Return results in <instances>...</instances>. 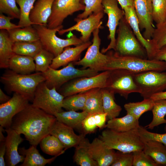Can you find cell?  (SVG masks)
I'll return each mask as SVG.
<instances>
[{
  "label": "cell",
  "instance_id": "obj_49",
  "mask_svg": "<svg viewBox=\"0 0 166 166\" xmlns=\"http://www.w3.org/2000/svg\"><path fill=\"white\" fill-rule=\"evenodd\" d=\"M0 29L7 31L18 28L22 27L10 22L14 18L9 16H6L3 14L0 13Z\"/></svg>",
  "mask_w": 166,
  "mask_h": 166
},
{
  "label": "cell",
  "instance_id": "obj_32",
  "mask_svg": "<svg viewBox=\"0 0 166 166\" xmlns=\"http://www.w3.org/2000/svg\"><path fill=\"white\" fill-rule=\"evenodd\" d=\"M32 25L8 31L10 38L14 43L32 42L39 40L36 30Z\"/></svg>",
  "mask_w": 166,
  "mask_h": 166
},
{
  "label": "cell",
  "instance_id": "obj_43",
  "mask_svg": "<svg viewBox=\"0 0 166 166\" xmlns=\"http://www.w3.org/2000/svg\"><path fill=\"white\" fill-rule=\"evenodd\" d=\"M152 16L156 24L166 19V0H152Z\"/></svg>",
  "mask_w": 166,
  "mask_h": 166
},
{
  "label": "cell",
  "instance_id": "obj_51",
  "mask_svg": "<svg viewBox=\"0 0 166 166\" xmlns=\"http://www.w3.org/2000/svg\"><path fill=\"white\" fill-rule=\"evenodd\" d=\"M152 59L166 62V45L154 52L151 59Z\"/></svg>",
  "mask_w": 166,
  "mask_h": 166
},
{
  "label": "cell",
  "instance_id": "obj_5",
  "mask_svg": "<svg viewBox=\"0 0 166 166\" xmlns=\"http://www.w3.org/2000/svg\"><path fill=\"white\" fill-rule=\"evenodd\" d=\"M118 26L114 51L121 55L148 59L145 49L135 37L124 16L120 20Z\"/></svg>",
  "mask_w": 166,
  "mask_h": 166
},
{
  "label": "cell",
  "instance_id": "obj_23",
  "mask_svg": "<svg viewBox=\"0 0 166 166\" xmlns=\"http://www.w3.org/2000/svg\"><path fill=\"white\" fill-rule=\"evenodd\" d=\"M123 10L126 20L132 29L138 40L145 49L148 58L150 59L152 54V48L148 40L145 39L141 34L134 6L127 7Z\"/></svg>",
  "mask_w": 166,
  "mask_h": 166
},
{
  "label": "cell",
  "instance_id": "obj_31",
  "mask_svg": "<svg viewBox=\"0 0 166 166\" xmlns=\"http://www.w3.org/2000/svg\"><path fill=\"white\" fill-rule=\"evenodd\" d=\"M103 109L109 120L116 118L121 111V107L115 101L114 93L106 88L101 89Z\"/></svg>",
  "mask_w": 166,
  "mask_h": 166
},
{
  "label": "cell",
  "instance_id": "obj_40",
  "mask_svg": "<svg viewBox=\"0 0 166 166\" xmlns=\"http://www.w3.org/2000/svg\"><path fill=\"white\" fill-rule=\"evenodd\" d=\"M37 0H16L20 7V18L18 25L22 27L34 24L30 20V12Z\"/></svg>",
  "mask_w": 166,
  "mask_h": 166
},
{
  "label": "cell",
  "instance_id": "obj_38",
  "mask_svg": "<svg viewBox=\"0 0 166 166\" xmlns=\"http://www.w3.org/2000/svg\"><path fill=\"white\" fill-rule=\"evenodd\" d=\"M152 48V54L166 45V19L163 22L156 24V28L152 38L148 40Z\"/></svg>",
  "mask_w": 166,
  "mask_h": 166
},
{
  "label": "cell",
  "instance_id": "obj_30",
  "mask_svg": "<svg viewBox=\"0 0 166 166\" xmlns=\"http://www.w3.org/2000/svg\"><path fill=\"white\" fill-rule=\"evenodd\" d=\"M83 111L90 114L104 113L101 89L95 88L88 91Z\"/></svg>",
  "mask_w": 166,
  "mask_h": 166
},
{
  "label": "cell",
  "instance_id": "obj_20",
  "mask_svg": "<svg viewBox=\"0 0 166 166\" xmlns=\"http://www.w3.org/2000/svg\"><path fill=\"white\" fill-rule=\"evenodd\" d=\"M73 129L57 120L53 125L50 134L57 137L62 143L66 149L79 145L85 138V135L81 133L76 134Z\"/></svg>",
  "mask_w": 166,
  "mask_h": 166
},
{
  "label": "cell",
  "instance_id": "obj_46",
  "mask_svg": "<svg viewBox=\"0 0 166 166\" xmlns=\"http://www.w3.org/2000/svg\"><path fill=\"white\" fill-rule=\"evenodd\" d=\"M138 129L141 138L143 141L153 140L159 141L166 145V133L159 134L151 132L140 125ZM165 130L166 131V126Z\"/></svg>",
  "mask_w": 166,
  "mask_h": 166
},
{
  "label": "cell",
  "instance_id": "obj_52",
  "mask_svg": "<svg viewBox=\"0 0 166 166\" xmlns=\"http://www.w3.org/2000/svg\"><path fill=\"white\" fill-rule=\"evenodd\" d=\"M6 152L5 142H2L0 143V166H5L6 165L4 159Z\"/></svg>",
  "mask_w": 166,
  "mask_h": 166
},
{
  "label": "cell",
  "instance_id": "obj_35",
  "mask_svg": "<svg viewBox=\"0 0 166 166\" xmlns=\"http://www.w3.org/2000/svg\"><path fill=\"white\" fill-rule=\"evenodd\" d=\"M87 139L85 137L75 148L73 156L74 161L81 166H98L97 162L89 153L86 146Z\"/></svg>",
  "mask_w": 166,
  "mask_h": 166
},
{
  "label": "cell",
  "instance_id": "obj_42",
  "mask_svg": "<svg viewBox=\"0 0 166 166\" xmlns=\"http://www.w3.org/2000/svg\"><path fill=\"white\" fill-rule=\"evenodd\" d=\"M103 0H81V2L85 5L83 12L79 14L76 18L82 19L87 18L93 13L103 11L102 5Z\"/></svg>",
  "mask_w": 166,
  "mask_h": 166
},
{
  "label": "cell",
  "instance_id": "obj_27",
  "mask_svg": "<svg viewBox=\"0 0 166 166\" xmlns=\"http://www.w3.org/2000/svg\"><path fill=\"white\" fill-rule=\"evenodd\" d=\"M139 119L128 114L120 118L109 120L105 128L118 132H125L138 129L140 125Z\"/></svg>",
  "mask_w": 166,
  "mask_h": 166
},
{
  "label": "cell",
  "instance_id": "obj_39",
  "mask_svg": "<svg viewBox=\"0 0 166 166\" xmlns=\"http://www.w3.org/2000/svg\"><path fill=\"white\" fill-rule=\"evenodd\" d=\"M88 91L65 97L63 108L68 110H83L87 95Z\"/></svg>",
  "mask_w": 166,
  "mask_h": 166
},
{
  "label": "cell",
  "instance_id": "obj_56",
  "mask_svg": "<svg viewBox=\"0 0 166 166\" xmlns=\"http://www.w3.org/2000/svg\"><path fill=\"white\" fill-rule=\"evenodd\" d=\"M5 131L4 128L0 126V142H4L6 140V137L4 136L3 132Z\"/></svg>",
  "mask_w": 166,
  "mask_h": 166
},
{
  "label": "cell",
  "instance_id": "obj_47",
  "mask_svg": "<svg viewBox=\"0 0 166 166\" xmlns=\"http://www.w3.org/2000/svg\"><path fill=\"white\" fill-rule=\"evenodd\" d=\"M133 152H116L114 159L111 166H132L133 163Z\"/></svg>",
  "mask_w": 166,
  "mask_h": 166
},
{
  "label": "cell",
  "instance_id": "obj_19",
  "mask_svg": "<svg viewBox=\"0 0 166 166\" xmlns=\"http://www.w3.org/2000/svg\"><path fill=\"white\" fill-rule=\"evenodd\" d=\"M7 133L5 143L6 152L5 156L6 165L14 166L20 162H23L25 156L20 154L18 151L19 145L24 140L14 129L10 127L5 128Z\"/></svg>",
  "mask_w": 166,
  "mask_h": 166
},
{
  "label": "cell",
  "instance_id": "obj_36",
  "mask_svg": "<svg viewBox=\"0 0 166 166\" xmlns=\"http://www.w3.org/2000/svg\"><path fill=\"white\" fill-rule=\"evenodd\" d=\"M154 101L150 98L144 99L141 101L129 102L124 105L127 114H130L139 119L145 112L152 110Z\"/></svg>",
  "mask_w": 166,
  "mask_h": 166
},
{
  "label": "cell",
  "instance_id": "obj_50",
  "mask_svg": "<svg viewBox=\"0 0 166 166\" xmlns=\"http://www.w3.org/2000/svg\"><path fill=\"white\" fill-rule=\"evenodd\" d=\"M94 118L98 128L100 129L105 128L107 115L106 113H99L93 114Z\"/></svg>",
  "mask_w": 166,
  "mask_h": 166
},
{
  "label": "cell",
  "instance_id": "obj_7",
  "mask_svg": "<svg viewBox=\"0 0 166 166\" xmlns=\"http://www.w3.org/2000/svg\"><path fill=\"white\" fill-rule=\"evenodd\" d=\"M98 72L89 68L83 70L77 69L73 62H71L60 69L49 67L47 70L42 73L47 86L50 89L55 88L57 90L70 80L83 77H91L97 74Z\"/></svg>",
  "mask_w": 166,
  "mask_h": 166
},
{
  "label": "cell",
  "instance_id": "obj_54",
  "mask_svg": "<svg viewBox=\"0 0 166 166\" xmlns=\"http://www.w3.org/2000/svg\"><path fill=\"white\" fill-rule=\"evenodd\" d=\"M150 98L154 101L166 99V91L154 94Z\"/></svg>",
  "mask_w": 166,
  "mask_h": 166
},
{
  "label": "cell",
  "instance_id": "obj_15",
  "mask_svg": "<svg viewBox=\"0 0 166 166\" xmlns=\"http://www.w3.org/2000/svg\"><path fill=\"white\" fill-rule=\"evenodd\" d=\"M29 101L26 96L14 93L8 101L0 105V125L6 128L10 127L13 117L30 104Z\"/></svg>",
  "mask_w": 166,
  "mask_h": 166
},
{
  "label": "cell",
  "instance_id": "obj_12",
  "mask_svg": "<svg viewBox=\"0 0 166 166\" xmlns=\"http://www.w3.org/2000/svg\"><path fill=\"white\" fill-rule=\"evenodd\" d=\"M99 28L94 30L93 32L92 43L88 47L84 57L81 59L74 62V65L82 66L84 68H89L98 72L104 71L108 57L100 51L101 40L99 33Z\"/></svg>",
  "mask_w": 166,
  "mask_h": 166
},
{
  "label": "cell",
  "instance_id": "obj_17",
  "mask_svg": "<svg viewBox=\"0 0 166 166\" xmlns=\"http://www.w3.org/2000/svg\"><path fill=\"white\" fill-rule=\"evenodd\" d=\"M134 7L140 28L144 30L143 37L147 40L151 39L155 29L153 22L152 2L148 0H134Z\"/></svg>",
  "mask_w": 166,
  "mask_h": 166
},
{
  "label": "cell",
  "instance_id": "obj_8",
  "mask_svg": "<svg viewBox=\"0 0 166 166\" xmlns=\"http://www.w3.org/2000/svg\"><path fill=\"white\" fill-rule=\"evenodd\" d=\"M65 97L55 88H49L45 81L37 87L32 105L54 116L63 111V102Z\"/></svg>",
  "mask_w": 166,
  "mask_h": 166
},
{
  "label": "cell",
  "instance_id": "obj_55",
  "mask_svg": "<svg viewBox=\"0 0 166 166\" xmlns=\"http://www.w3.org/2000/svg\"><path fill=\"white\" fill-rule=\"evenodd\" d=\"M11 98L6 95L0 88V103L1 104L5 103L8 101Z\"/></svg>",
  "mask_w": 166,
  "mask_h": 166
},
{
  "label": "cell",
  "instance_id": "obj_4",
  "mask_svg": "<svg viewBox=\"0 0 166 166\" xmlns=\"http://www.w3.org/2000/svg\"><path fill=\"white\" fill-rule=\"evenodd\" d=\"M138 129L118 132L106 128L102 132L99 138L111 149L123 152H132L143 150L144 147Z\"/></svg>",
  "mask_w": 166,
  "mask_h": 166
},
{
  "label": "cell",
  "instance_id": "obj_3",
  "mask_svg": "<svg viewBox=\"0 0 166 166\" xmlns=\"http://www.w3.org/2000/svg\"><path fill=\"white\" fill-rule=\"evenodd\" d=\"M45 78L42 73L22 75L10 69L6 70L0 77V81L9 93H17L33 101L35 90Z\"/></svg>",
  "mask_w": 166,
  "mask_h": 166
},
{
  "label": "cell",
  "instance_id": "obj_2",
  "mask_svg": "<svg viewBox=\"0 0 166 166\" xmlns=\"http://www.w3.org/2000/svg\"><path fill=\"white\" fill-rule=\"evenodd\" d=\"M107 52L108 60L104 71L123 70L136 74L148 71L166 70V62L164 61L121 55L115 51Z\"/></svg>",
  "mask_w": 166,
  "mask_h": 166
},
{
  "label": "cell",
  "instance_id": "obj_25",
  "mask_svg": "<svg viewBox=\"0 0 166 166\" xmlns=\"http://www.w3.org/2000/svg\"><path fill=\"white\" fill-rule=\"evenodd\" d=\"M36 146L31 145L28 149L23 147L20 148L19 152L21 155L25 156V158L21 166H44L47 164H50L58 156H54L49 159H45L39 153Z\"/></svg>",
  "mask_w": 166,
  "mask_h": 166
},
{
  "label": "cell",
  "instance_id": "obj_1",
  "mask_svg": "<svg viewBox=\"0 0 166 166\" xmlns=\"http://www.w3.org/2000/svg\"><path fill=\"white\" fill-rule=\"evenodd\" d=\"M56 117L29 104L13 118L10 127L23 134L31 145L37 146L45 136L56 121Z\"/></svg>",
  "mask_w": 166,
  "mask_h": 166
},
{
  "label": "cell",
  "instance_id": "obj_18",
  "mask_svg": "<svg viewBox=\"0 0 166 166\" xmlns=\"http://www.w3.org/2000/svg\"><path fill=\"white\" fill-rule=\"evenodd\" d=\"M87 150L98 166H111L113 161L116 152L108 147L100 138H96L91 143L87 139Z\"/></svg>",
  "mask_w": 166,
  "mask_h": 166
},
{
  "label": "cell",
  "instance_id": "obj_57",
  "mask_svg": "<svg viewBox=\"0 0 166 166\" xmlns=\"http://www.w3.org/2000/svg\"><path fill=\"white\" fill-rule=\"evenodd\" d=\"M149 0V1H151V2H152V0Z\"/></svg>",
  "mask_w": 166,
  "mask_h": 166
},
{
  "label": "cell",
  "instance_id": "obj_14",
  "mask_svg": "<svg viewBox=\"0 0 166 166\" xmlns=\"http://www.w3.org/2000/svg\"><path fill=\"white\" fill-rule=\"evenodd\" d=\"M118 2L117 0H103L102 2L104 12L108 16L106 26L109 31L108 39L110 41L108 46L101 50V52L103 53L112 49H115L117 28L120 20L124 16V11L119 8Z\"/></svg>",
  "mask_w": 166,
  "mask_h": 166
},
{
  "label": "cell",
  "instance_id": "obj_33",
  "mask_svg": "<svg viewBox=\"0 0 166 166\" xmlns=\"http://www.w3.org/2000/svg\"><path fill=\"white\" fill-rule=\"evenodd\" d=\"M39 144L42 151L50 155H61L65 150L64 145L60 140L55 136L50 134L44 137Z\"/></svg>",
  "mask_w": 166,
  "mask_h": 166
},
{
  "label": "cell",
  "instance_id": "obj_24",
  "mask_svg": "<svg viewBox=\"0 0 166 166\" xmlns=\"http://www.w3.org/2000/svg\"><path fill=\"white\" fill-rule=\"evenodd\" d=\"M33 57L15 54L11 58L8 68L17 73L27 75L35 71V64Z\"/></svg>",
  "mask_w": 166,
  "mask_h": 166
},
{
  "label": "cell",
  "instance_id": "obj_53",
  "mask_svg": "<svg viewBox=\"0 0 166 166\" xmlns=\"http://www.w3.org/2000/svg\"><path fill=\"white\" fill-rule=\"evenodd\" d=\"M123 10L128 6H134V0H117Z\"/></svg>",
  "mask_w": 166,
  "mask_h": 166
},
{
  "label": "cell",
  "instance_id": "obj_45",
  "mask_svg": "<svg viewBox=\"0 0 166 166\" xmlns=\"http://www.w3.org/2000/svg\"><path fill=\"white\" fill-rule=\"evenodd\" d=\"M133 166H158L154 160L143 150L133 152Z\"/></svg>",
  "mask_w": 166,
  "mask_h": 166
},
{
  "label": "cell",
  "instance_id": "obj_21",
  "mask_svg": "<svg viewBox=\"0 0 166 166\" xmlns=\"http://www.w3.org/2000/svg\"><path fill=\"white\" fill-rule=\"evenodd\" d=\"M91 44V42L89 41L74 47H65L61 53L54 57L49 67L57 69L71 62L77 61L80 58L81 53Z\"/></svg>",
  "mask_w": 166,
  "mask_h": 166
},
{
  "label": "cell",
  "instance_id": "obj_48",
  "mask_svg": "<svg viewBox=\"0 0 166 166\" xmlns=\"http://www.w3.org/2000/svg\"><path fill=\"white\" fill-rule=\"evenodd\" d=\"M82 128L83 133L85 135L95 132L97 127L93 114H89L84 119L82 123Z\"/></svg>",
  "mask_w": 166,
  "mask_h": 166
},
{
  "label": "cell",
  "instance_id": "obj_34",
  "mask_svg": "<svg viewBox=\"0 0 166 166\" xmlns=\"http://www.w3.org/2000/svg\"><path fill=\"white\" fill-rule=\"evenodd\" d=\"M43 48L40 40L32 42H15L13 47L15 54L33 58Z\"/></svg>",
  "mask_w": 166,
  "mask_h": 166
},
{
  "label": "cell",
  "instance_id": "obj_26",
  "mask_svg": "<svg viewBox=\"0 0 166 166\" xmlns=\"http://www.w3.org/2000/svg\"><path fill=\"white\" fill-rule=\"evenodd\" d=\"M144 153L150 156L158 166H166V145L156 140L143 141Z\"/></svg>",
  "mask_w": 166,
  "mask_h": 166
},
{
  "label": "cell",
  "instance_id": "obj_44",
  "mask_svg": "<svg viewBox=\"0 0 166 166\" xmlns=\"http://www.w3.org/2000/svg\"><path fill=\"white\" fill-rule=\"evenodd\" d=\"M16 0H0V13L5 14L14 19H19L20 9Z\"/></svg>",
  "mask_w": 166,
  "mask_h": 166
},
{
  "label": "cell",
  "instance_id": "obj_37",
  "mask_svg": "<svg viewBox=\"0 0 166 166\" xmlns=\"http://www.w3.org/2000/svg\"><path fill=\"white\" fill-rule=\"evenodd\" d=\"M153 118L151 122L144 128L153 129L155 127L163 124H166L164 118L166 115V99L154 101L152 110Z\"/></svg>",
  "mask_w": 166,
  "mask_h": 166
},
{
  "label": "cell",
  "instance_id": "obj_10",
  "mask_svg": "<svg viewBox=\"0 0 166 166\" xmlns=\"http://www.w3.org/2000/svg\"><path fill=\"white\" fill-rule=\"evenodd\" d=\"M134 81L140 88L141 96L149 98L166 90V72L148 71L134 74Z\"/></svg>",
  "mask_w": 166,
  "mask_h": 166
},
{
  "label": "cell",
  "instance_id": "obj_22",
  "mask_svg": "<svg viewBox=\"0 0 166 166\" xmlns=\"http://www.w3.org/2000/svg\"><path fill=\"white\" fill-rule=\"evenodd\" d=\"M55 0H37L30 13V21L34 24L47 26Z\"/></svg>",
  "mask_w": 166,
  "mask_h": 166
},
{
  "label": "cell",
  "instance_id": "obj_16",
  "mask_svg": "<svg viewBox=\"0 0 166 166\" xmlns=\"http://www.w3.org/2000/svg\"><path fill=\"white\" fill-rule=\"evenodd\" d=\"M104 11L93 13L86 18L80 19L76 18L74 21L76 23L66 29H62L58 32L60 35L75 30L80 32L81 36L80 39L83 42L89 41L91 34L97 28H102L101 19L104 16Z\"/></svg>",
  "mask_w": 166,
  "mask_h": 166
},
{
  "label": "cell",
  "instance_id": "obj_9",
  "mask_svg": "<svg viewBox=\"0 0 166 166\" xmlns=\"http://www.w3.org/2000/svg\"><path fill=\"white\" fill-rule=\"evenodd\" d=\"M110 73L106 70L91 77L77 78L64 86L60 93L66 97L95 88H106Z\"/></svg>",
  "mask_w": 166,
  "mask_h": 166
},
{
  "label": "cell",
  "instance_id": "obj_13",
  "mask_svg": "<svg viewBox=\"0 0 166 166\" xmlns=\"http://www.w3.org/2000/svg\"><path fill=\"white\" fill-rule=\"evenodd\" d=\"M85 7L81 0H55L47 26L53 29L62 25L68 16L75 12L84 11Z\"/></svg>",
  "mask_w": 166,
  "mask_h": 166
},
{
  "label": "cell",
  "instance_id": "obj_11",
  "mask_svg": "<svg viewBox=\"0 0 166 166\" xmlns=\"http://www.w3.org/2000/svg\"><path fill=\"white\" fill-rule=\"evenodd\" d=\"M110 71L106 88L126 99L131 93H141L140 88L134 81V74L123 70Z\"/></svg>",
  "mask_w": 166,
  "mask_h": 166
},
{
  "label": "cell",
  "instance_id": "obj_29",
  "mask_svg": "<svg viewBox=\"0 0 166 166\" xmlns=\"http://www.w3.org/2000/svg\"><path fill=\"white\" fill-rule=\"evenodd\" d=\"M14 43L10 38L8 31L4 30H0V68H8L10 60L15 54L13 49Z\"/></svg>",
  "mask_w": 166,
  "mask_h": 166
},
{
  "label": "cell",
  "instance_id": "obj_28",
  "mask_svg": "<svg viewBox=\"0 0 166 166\" xmlns=\"http://www.w3.org/2000/svg\"><path fill=\"white\" fill-rule=\"evenodd\" d=\"M89 114L82 111L81 112L68 110L57 113L54 116L57 120L73 129L82 130V123Z\"/></svg>",
  "mask_w": 166,
  "mask_h": 166
},
{
  "label": "cell",
  "instance_id": "obj_6",
  "mask_svg": "<svg viewBox=\"0 0 166 166\" xmlns=\"http://www.w3.org/2000/svg\"><path fill=\"white\" fill-rule=\"evenodd\" d=\"M32 25L36 30L43 48L52 53L55 57L61 53L65 47L72 45L77 46L84 43L80 38L73 34L66 39L57 37L56 33L63 29V25L53 29L48 28L44 25Z\"/></svg>",
  "mask_w": 166,
  "mask_h": 166
},
{
  "label": "cell",
  "instance_id": "obj_41",
  "mask_svg": "<svg viewBox=\"0 0 166 166\" xmlns=\"http://www.w3.org/2000/svg\"><path fill=\"white\" fill-rule=\"evenodd\" d=\"M54 55L43 48L34 57L35 64V71L43 73L47 70L52 63Z\"/></svg>",
  "mask_w": 166,
  "mask_h": 166
}]
</instances>
